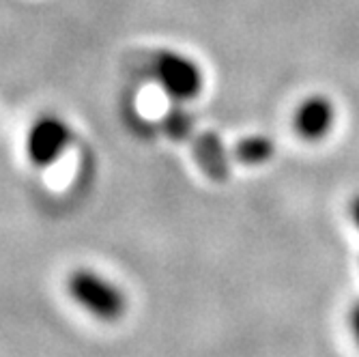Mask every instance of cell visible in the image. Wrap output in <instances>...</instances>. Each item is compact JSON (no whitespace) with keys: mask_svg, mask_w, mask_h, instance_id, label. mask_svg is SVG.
<instances>
[{"mask_svg":"<svg viewBox=\"0 0 359 357\" xmlns=\"http://www.w3.org/2000/svg\"><path fill=\"white\" fill-rule=\"evenodd\" d=\"M69 293L82 308L102 321H116L127 308L123 290L88 269H78L69 276Z\"/></svg>","mask_w":359,"mask_h":357,"instance_id":"1","label":"cell"},{"mask_svg":"<svg viewBox=\"0 0 359 357\" xmlns=\"http://www.w3.org/2000/svg\"><path fill=\"white\" fill-rule=\"evenodd\" d=\"M292 123H295V132L304 140L308 142L323 140L325 136H330V132L336 125V106L330 97L312 95L297 106Z\"/></svg>","mask_w":359,"mask_h":357,"instance_id":"2","label":"cell"},{"mask_svg":"<svg viewBox=\"0 0 359 357\" xmlns=\"http://www.w3.org/2000/svg\"><path fill=\"white\" fill-rule=\"evenodd\" d=\"M157 76L164 84V88L175 95L177 100H191L201 93L203 86V76L198 67L177 54H166L161 56L157 62Z\"/></svg>","mask_w":359,"mask_h":357,"instance_id":"3","label":"cell"},{"mask_svg":"<svg viewBox=\"0 0 359 357\" xmlns=\"http://www.w3.org/2000/svg\"><path fill=\"white\" fill-rule=\"evenodd\" d=\"M65 142H67V129L56 121H43L28 136V153L35 164L46 166L58 155Z\"/></svg>","mask_w":359,"mask_h":357,"instance_id":"4","label":"cell"},{"mask_svg":"<svg viewBox=\"0 0 359 357\" xmlns=\"http://www.w3.org/2000/svg\"><path fill=\"white\" fill-rule=\"evenodd\" d=\"M196 159L201 168L215 181H224L228 177V155L222 144V140L213 134H203L196 138L194 144Z\"/></svg>","mask_w":359,"mask_h":357,"instance_id":"5","label":"cell"},{"mask_svg":"<svg viewBox=\"0 0 359 357\" xmlns=\"http://www.w3.org/2000/svg\"><path fill=\"white\" fill-rule=\"evenodd\" d=\"M273 151H276V144L267 136H248L235 149L239 161L248 166L265 164V161H269L273 157Z\"/></svg>","mask_w":359,"mask_h":357,"instance_id":"6","label":"cell"},{"mask_svg":"<svg viewBox=\"0 0 359 357\" xmlns=\"http://www.w3.org/2000/svg\"><path fill=\"white\" fill-rule=\"evenodd\" d=\"M348 325H351V334H353L355 342L359 344V302H355V306L351 308V314H348Z\"/></svg>","mask_w":359,"mask_h":357,"instance_id":"7","label":"cell"},{"mask_svg":"<svg viewBox=\"0 0 359 357\" xmlns=\"http://www.w3.org/2000/svg\"><path fill=\"white\" fill-rule=\"evenodd\" d=\"M351 217H353V224L359 229V194L353 198V203H351Z\"/></svg>","mask_w":359,"mask_h":357,"instance_id":"8","label":"cell"}]
</instances>
